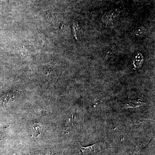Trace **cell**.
Wrapping results in <instances>:
<instances>
[{
  "label": "cell",
  "mask_w": 155,
  "mask_h": 155,
  "mask_svg": "<svg viewBox=\"0 0 155 155\" xmlns=\"http://www.w3.org/2000/svg\"><path fill=\"white\" fill-rule=\"evenodd\" d=\"M120 13L119 9L111 10L103 15L101 18V22L106 25H111L119 17Z\"/></svg>",
  "instance_id": "cell-1"
},
{
  "label": "cell",
  "mask_w": 155,
  "mask_h": 155,
  "mask_svg": "<svg viewBox=\"0 0 155 155\" xmlns=\"http://www.w3.org/2000/svg\"><path fill=\"white\" fill-rule=\"evenodd\" d=\"M79 148L81 152L84 154H94L99 151L101 150V145L100 144V143H97V144L93 145L91 146L84 147L81 146V145H79Z\"/></svg>",
  "instance_id": "cell-2"
},
{
  "label": "cell",
  "mask_w": 155,
  "mask_h": 155,
  "mask_svg": "<svg viewBox=\"0 0 155 155\" xmlns=\"http://www.w3.org/2000/svg\"><path fill=\"white\" fill-rule=\"evenodd\" d=\"M73 35L75 37V39L77 41H80L81 38V28L79 24L77 22H75L72 25Z\"/></svg>",
  "instance_id": "cell-3"
},
{
  "label": "cell",
  "mask_w": 155,
  "mask_h": 155,
  "mask_svg": "<svg viewBox=\"0 0 155 155\" xmlns=\"http://www.w3.org/2000/svg\"><path fill=\"white\" fill-rule=\"evenodd\" d=\"M143 104H144L142 102L140 101L139 100H129L127 101L125 104V106L129 107H140V106L143 105Z\"/></svg>",
  "instance_id": "cell-4"
},
{
  "label": "cell",
  "mask_w": 155,
  "mask_h": 155,
  "mask_svg": "<svg viewBox=\"0 0 155 155\" xmlns=\"http://www.w3.org/2000/svg\"><path fill=\"white\" fill-rule=\"evenodd\" d=\"M42 130L41 125L38 124H35L33 126V130L34 134L35 136H38L41 134Z\"/></svg>",
  "instance_id": "cell-5"
},
{
  "label": "cell",
  "mask_w": 155,
  "mask_h": 155,
  "mask_svg": "<svg viewBox=\"0 0 155 155\" xmlns=\"http://www.w3.org/2000/svg\"><path fill=\"white\" fill-rule=\"evenodd\" d=\"M134 33L136 36L141 37L143 36L145 33V30L143 28H136L134 31Z\"/></svg>",
  "instance_id": "cell-6"
},
{
  "label": "cell",
  "mask_w": 155,
  "mask_h": 155,
  "mask_svg": "<svg viewBox=\"0 0 155 155\" xmlns=\"http://www.w3.org/2000/svg\"><path fill=\"white\" fill-rule=\"evenodd\" d=\"M139 54L135 56V58H134V65L135 66L136 68H139L140 67V65L142 63V61H143V56H142L141 58L138 59Z\"/></svg>",
  "instance_id": "cell-7"
},
{
  "label": "cell",
  "mask_w": 155,
  "mask_h": 155,
  "mask_svg": "<svg viewBox=\"0 0 155 155\" xmlns=\"http://www.w3.org/2000/svg\"><path fill=\"white\" fill-rule=\"evenodd\" d=\"M5 0H0V1H4Z\"/></svg>",
  "instance_id": "cell-8"
}]
</instances>
